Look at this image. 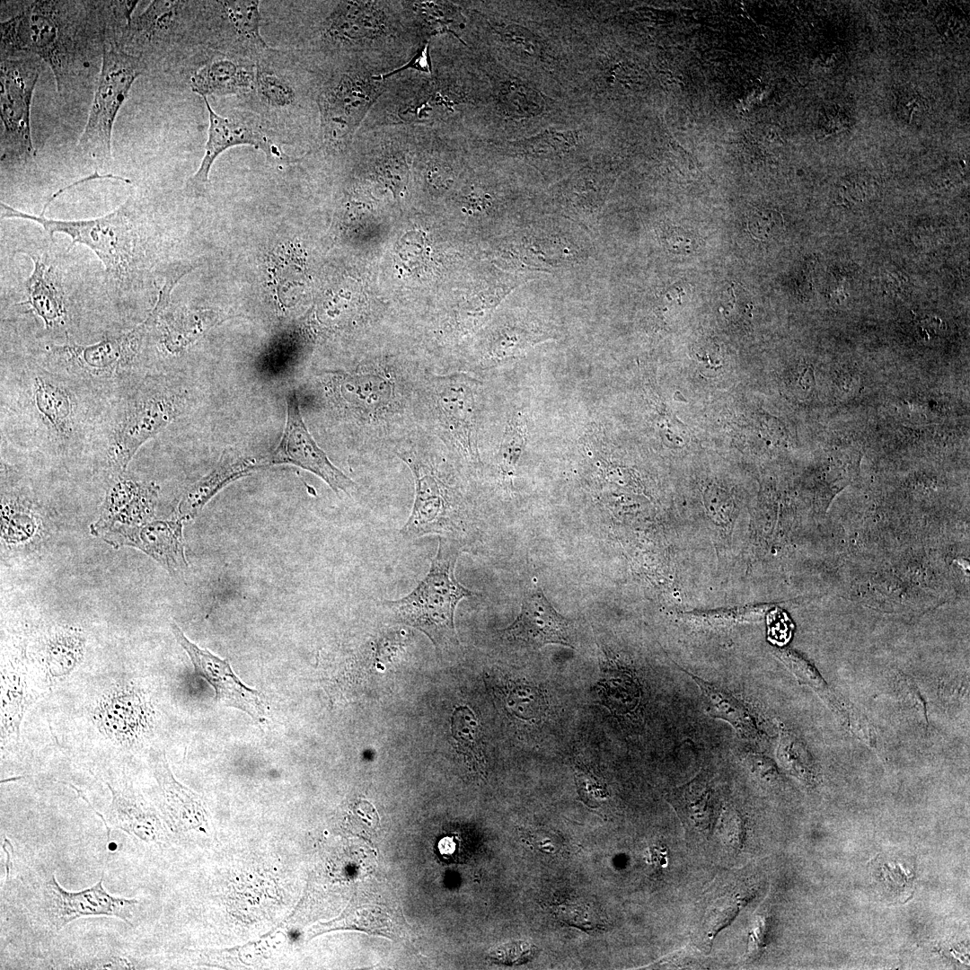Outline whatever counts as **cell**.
I'll list each match as a JSON object with an SVG mask.
<instances>
[{
	"label": "cell",
	"instance_id": "cell-1",
	"mask_svg": "<svg viewBox=\"0 0 970 970\" xmlns=\"http://www.w3.org/2000/svg\"><path fill=\"white\" fill-rule=\"evenodd\" d=\"M99 5V4H98ZM96 4L89 2L33 1L1 23V58L33 54L52 69L59 94L67 93L89 65L95 36H104V25H95Z\"/></svg>",
	"mask_w": 970,
	"mask_h": 970
},
{
	"label": "cell",
	"instance_id": "cell-2",
	"mask_svg": "<svg viewBox=\"0 0 970 970\" xmlns=\"http://www.w3.org/2000/svg\"><path fill=\"white\" fill-rule=\"evenodd\" d=\"M47 202L40 216L18 210L1 201V217L34 222L53 239L64 234L71 239L70 250L83 244L102 263L107 277L118 286L130 285L141 270V225L128 199L109 214L88 219L59 220L45 216Z\"/></svg>",
	"mask_w": 970,
	"mask_h": 970
},
{
	"label": "cell",
	"instance_id": "cell-3",
	"mask_svg": "<svg viewBox=\"0 0 970 970\" xmlns=\"http://www.w3.org/2000/svg\"><path fill=\"white\" fill-rule=\"evenodd\" d=\"M459 550L439 536L438 550L425 578L407 595L384 604L402 623L424 632L436 648L456 641L454 611L461 600L475 594L455 578Z\"/></svg>",
	"mask_w": 970,
	"mask_h": 970
},
{
	"label": "cell",
	"instance_id": "cell-4",
	"mask_svg": "<svg viewBox=\"0 0 970 970\" xmlns=\"http://www.w3.org/2000/svg\"><path fill=\"white\" fill-rule=\"evenodd\" d=\"M186 394L162 380L146 377L122 399L110 432L106 458L123 473L137 450L183 412Z\"/></svg>",
	"mask_w": 970,
	"mask_h": 970
},
{
	"label": "cell",
	"instance_id": "cell-5",
	"mask_svg": "<svg viewBox=\"0 0 970 970\" xmlns=\"http://www.w3.org/2000/svg\"><path fill=\"white\" fill-rule=\"evenodd\" d=\"M146 67L144 59L103 38L96 89L87 122L77 145L83 152L101 161L110 158L112 129L117 115L135 80L144 73Z\"/></svg>",
	"mask_w": 970,
	"mask_h": 970
},
{
	"label": "cell",
	"instance_id": "cell-6",
	"mask_svg": "<svg viewBox=\"0 0 970 970\" xmlns=\"http://www.w3.org/2000/svg\"><path fill=\"white\" fill-rule=\"evenodd\" d=\"M163 305L156 302L146 317L131 330L105 337L90 345L67 342L48 348L52 361L88 380H111L123 376L138 357L145 339Z\"/></svg>",
	"mask_w": 970,
	"mask_h": 970
},
{
	"label": "cell",
	"instance_id": "cell-7",
	"mask_svg": "<svg viewBox=\"0 0 970 970\" xmlns=\"http://www.w3.org/2000/svg\"><path fill=\"white\" fill-rule=\"evenodd\" d=\"M40 63L30 56L1 58L0 105L2 159L35 156L31 107L40 77Z\"/></svg>",
	"mask_w": 970,
	"mask_h": 970
},
{
	"label": "cell",
	"instance_id": "cell-8",
	"mask_svg": "<svg viewBox=\"0 0 970 970\" xmlns=\"http://www.w3.org/2000/svg\"><path fill=\"white\" fill-rule=\"evenodd\" d=\"M92 721L112 743L132 748L141 745L154 725V710L148 693L134 682H117L93 701Z\"/></svg>",
	"mask_w": 970,
	"mask_h": 970
},
{
	"label": "cell",
	"instance_id": "cell-9",
	"mask_svg": "<svg viewBox=\"0 0 970 970\" xmlns=\"http://www.w3.org/2000/svg\"><path fill=\"white\" fill-rule=\"evenodd\" d=\"M357 71L332 78L318 97L323 140L341 146L351 140L359 124L380 94V82Z\"/></svg>",
	"mask_w": 970,
	"mask_h": 970
},
{
	"label": "cell",
	"instance_id": "cell-10",
	"mask_svg": "<svg viewBox=\"0 0 970 970\" xmlns=\"http://www.w3.org/2000/svg\"><path fill=\"white\" fill-rule=\"evenodd\" d=\"M287 421L280 442L267 464L291 463L323 480L336 493H348L355 483L329 459L308 431L295 392L287 397Z\"/></svg>",
	"mask_w": 970,
	"mask_h": 970
},
{
	"label": "cell",
	"instance_id": "cell-11",
	"mask_svg": "<svg viewBox=\"0 0 970 970\" xmlns=\"http://www.w3.org/2000/svg\"><path fill=\"white\" fill-rule=\"evenodd\" d=\"M401 457L411 469L415 499L411 513L401 529L407 539L436 534L446 537L454 529L452 498L437 472L410 454Z\"/></svg>",
	"mask_w": 970,
	"mask_h": 970
},
{
	"label": "cell",
	"instance_id": "cell-12",
	"mask_svg": "<svg viewBox=\"0 0 970 970\" xmlns=\"http://www.w3.org/2000/svg\"><path fill=\"white\" fill-rule=\"evenodd\" d=\"M43 897L47 920L56 930L85 916H113L131 924L138 904L136 899L109 894L102 878L89 888L70 892L58 885L54 875L43 886Z\"/></svg>",
	"mask_w": 970,
	"mask_h": 970
},
{
	"label": "cell",
	"instance_id": "cell-13",
	"mask_svg": "<svg viewBox=\"0 0 970 970\" xmlns=\"http://www.w3.org/2000/svg\"><path fill=\"white\" fill-rule=\"evenodd\" d=\"M203 100L208 111L207 140L201 163L186 183L185 191L188 195L192 197L206 195L208 173L214 161L221 153L232 146L250 145L260 149L271 159H288L260 126L242 119L220 116L211 108L207 97H203Z\"/></svg>",
	"mask_w": 970,
	"mask_h": 970
},
{
	"label": "cell",
	"instance_id": "cell-14",
	"mask_svg": "<svg viewBox=\"0 0 970 970\" xmlns=\"http://www.w3.org/2000/svg\"><path fill=\"white\" fill-rule=\"evenodd\" d=\"M27 386L32 413L48 432L60 443L72 441L82 419L74 389L61 375L42 369L29 373Z\"/></svg>",
	"mask_w": 970,
	"mask_h": 970
},
{
	"label": "cell",
	"instance_id": "cell-15",
	"mask_svg": "<svg viewBox=\"0 0 970 970\" xmlns=\"http://www.w3.org/2000/svg\"><path fill=\"white\" fill-rule=\"evenodd\" d=\"M477 382L463 374L433 380V401L437 416L455 443L471 458L477 450Z\"/></svg>",
	"mask_w": 970,
	"mask_h": 970
},
{
	"label": "cell",
	"instance_id": "cell-16",
	"mask_svg": "<svg viewBox=\"0 0 970 970\" xmlns=\"http://www.w3.org/2000/svg\"><path fill=\"white\" fill-rule=\"evenodd\" d=\"M171 629L177 642L190 657L195 673L214 687L216 701L246 712L255 720L264 721L265 709L260 693L240 680L228 660L198 647L176 623L172 622Z\"/></svg>",
	"mask_w": 970,
	"mask_h": 970
},
{
	"label": "cell",
	"instance_id": "cell-17",
	"mask_svg": "<svg viewBox=\"0 0 970 970\" xmlns=\"http://www.w3.org/2000/svg\"><path fill=\"white\" fill-rule=\"evenodd\" d=\"M502 637L533 649L549 644L574 648L570 621L555 610L541 588L525 594L518 616L502 630Z\"/></svg>",
	"mask_w": 970,
	"mask_h": 970
},
{
	"label": "cell",
	"instance_id": "cell-18",
	"mask_svg": "<svg viewBox=\"0 0 970 970\" xmlns=\"http://www.w3.org/2000/svg\"><path fill=\"white\" fill-rule=\"evenodd\" d=\"M157 491L153 483L119 478L107 491L100 518L91 525L92 534L104 538L148 522Z\"/></svg>",
	"mask_w": 970,
	"mask_h": 970
},
{
	"label": "cell",
	"instance_id": "cell-19",
	"mask_svg": "<svg viewBox=\"0 0 970 970\" xmlns=\"http://www.w3.org/2000/svg\"><path fill=\"white\" fill-rule=\"evenodd\" d=\"M182 519L155 520L112 534L103 540L112 546L136 547L155 560L171 573L187 568L182 537Z\"/></svg>",
	"mask_w": 970,
	"mask_h": 970
},
{
	"label": "cell",
	"instance_id": "cell-20",
	"mask_svg": "<svg viewBox=\"0 0 970 970\" xmlns=\"http://www.w3.org/2000/svg\"><path fill=\"white\" fill-rule=\"evenodd\" d=\"M388 31L384 13L373 2H340L327 19L325 35L342 44H359Z\"/></svg>",
	"mask_w": 970,
	"mask_h": 970
},
{
	"label": "cell",
	"instance_id": "cell-21",
	"mask_svg": "<svg viewBox=\"0 0 970 970\" xmlns=\"http://www.w3.org/2000/svg\"><path fill=\"white\" fill-rule=\"evenodd\" d=\"M33 270L24 282L31 311L51 330L65 324L67 312L61 278L53 266H48L40 256L30 255Z\"/></svg>",
	"mask_w": 970,
	"mask_h": 970
},
{
	"label": "cell",
	"instance_id": "cell-22",
	"mask_svg": "<svg viewBox=\"0 0 970 970\" xmlns=\"http://www.w3.org/2000/svg\"><path fill=\"white\" fill-rule=\"evenodd\" d=\"M261 465L243 456L222 457L215 469L185 489L177 507L179 518H194L221 488Z\"/></svg>",
	"mask_w": 970,
	"mask_h": 970
},
{
	"label": "cell",
	"instance_id": "cell-23",
	"mask_svg": "<svg viewBox=\"0 0 970 970\" xmlns=\"http://www.w3.org/2000/svg\"><path fill=\"white\" fill-rule=\"evenodd\" d=\"M107 786L111 794L108 813L110 824L141 841H157L158 819L141 795L131 789L116 788L110 783Z\"/></svg>",
	"mask_w": 970,
	"mask_h": 970
},
{
	"label": "cell",
	"instance_id": "cell-24",
	"mask_svg": "<svg viewBox=\"0 0 970 970\" xmlns=\"http://www.w3.org/2000/svg\"><path fill=\"white\" fill-rule=\"evenodd\" d=\"M255 75L256 73L246 66L227 58H217L193 74L190 87L202 98L243 93L255 88Z\"/></svg>",
	"mask_w": 970,
	"mask_h": 970
},
{
	"label": "cell",
	"instance_id": "cell-25",
	"mask_svg": "<svg viewBox=\"0 0 970 970\" xmlns=\"http://www.w3.org/2000/svg\"><path fill=\"white\" fill-rule=\"evenodd\" d=\"M340 398L358 413L374 414L387 408L393 395L392 381L380 373L344 374L338 378Z\"/></svg>",
	"mask_w": 970,
	"mask_h": 970
},
{
	"label": "cell",
	"instance_id": "cell-26",
	"mask_svg": "<svg viewBox=\"0 0 970 970\" xmlns=\"http://www.w3.org/2000/svg\"><path fill=\"white\" fill-rule=\"evenodd\" d=\"M667 799L687 828L704 834L710 831L715 815L713 791L701 774L673 789Z\"/></svg>",
	"mask_w": 970,
	"mask_h": 970
},
{
	"label": "cell",
	"instance_id": "cell-27",
	"mask_svg": "<svg viewBox=\"0 0 970 970\" xmlns=\"http://www.w3.org/2000/svg\"><path fill=\"white\" fill-rule=\"evenodd\" d=\"M701 690L705 710L712 718L728 722L742 737L754 740L759 736L749 710L730 692L689 674Z\"/></svg>",
	"mask_w": 970,
	"mask_h": 970
},
{
	"label": "cell",
	"instance_id": "cell-28",
	"mask_svg": "<svg viewBox=\"0 0 970 970\" xmlns=\"http://www.w3.org/2000/svg\"><path fill=\"white\" fill-rule=\"evenodd\" d=\"M451 734L457 752L480 773L485 772L481 729L475 714L467 706L455 707L451 717Z\"/></svg>",
	"mask_w": 970,
	"mask_h": 970
},
{
	"label": "cell",
	"instance_id": "cell-29",
	"mask_svg": "<svg viewBox=\"0 0 970 970\" xmlns=\"http://www.w3.org/2000/svg\"><path fill=\"white\" fill-rule=\"evenodd\" d=\"M157 318L161 319L163 344L171 352L182 350L197 340L203 331L202 319L197 313L181 312L169 315L162 312Z\"/></svg>",
	"mask_w": 970,
	"mask_h": 970
},
{
	"label": "cell",
	"instance_id": "cell-30",
	"mask_svg": "<svg viewBox=\"0 0 970 970\" xmlns=\"http://www.w3.org/2000/svg\"><path fill=\"white\" fill-rule=\"evenodd\" d=\"M219 4L234 29L242 39L258 48H267L260 33L259 1H221Z\"/></svg>",
	"mask_w": 970,
	"mask_h": 970
},
{
	"label": "cell",
	"instance_id": "cell-31",
	"mask_svg": "<svg viewBox=\"0 0 970 970\" xmlns=\"http://www.w3.org/2000/svg\"><path fill=\"white\" fill-rule=\"evenodd\" d=\"M82 656V642L75 633L57 635L48 645L47 668L51 678L64 677L76 666Z\"/></svg>",
	"mask_w": 970,
	"mask_h": 970
},
{
	"label": "cell",
	"instance_id": "cell-32",
	"mask_svg": "<svg viewBox=\"0 0 970 970\" xmlns=\"http://www.w3.org/2000/svg\"><path fill=\"white\" fill-rule=\"evenodd\" d=\"M499 103L507 115L516 118L534 117L543 110L539 93L517 82H507L502 85Z\"/></svg>",
	"mask_w": 970,
	"mask_h": 970
},
{
	"label": "cell",
	"instance_id": "cell-33",
	"mask_svg": "<svg viewBox=\"0 0 970 970\" xmlns=\"http://www.w3.org/2000/svg\"><path fill=\"white\" fill-rule=\"evenodd\" d=\"M527 433L526 418L521 411H516L509 418L498 451V463L501 470L510 474L518 462L525 445Z\"/></svg>",
	"mask_w": 970,
	"mask_h": 970
},
{
	"label": "cell",
	"instance_id": "cell-34",
	"mask_svg": "<svg viewBox=\"0 0 970 970\" xmlns=\"http://www.w3.org/2000/svg\"><path fill=\"white\" fill-rule=\"evenodd\" d=\"M255 73V88L265 104L275 109H285L294 103V90L285 79L260 66H257Z\"/></svg>",
	"mask_w": 970,
	"mask_h": 970
},
{
	"label": "cell",
	"instance_id": "cell-35",
	"mask_svg": "<svg viewBox=\"0 0 970 970\" xmlns=\"http://www.w3.org/2000/svg\"><path fill=\"white\" fill-rule=\"evenodd\" d=\"M578 140L575 131L545 130L521 143L524 150L530 153H550L564 151L575 146Z\"/></svg>",
	"mask_w": 970,
	"mask_h": 970
},
{
	"label": "cell",
	"instance_id": "cell-36",
	"mask_svg": "<svg viewBox=\"0 0 970 970\" xmlns=\"http://www.w3.org/2000/svg\"><path fill=\"white\" fill-rule=\"evenodd\" d=\"M415 11L434 32H454L451 26L456 17L453 6L441 2H416Z\"/></svg>",
	"mask_w": 970,
	"mask_h": 970
},
{
	"label": "cell",
	"instance_id": "cell-37",
	"mask_svg": "<svg viewBox=\"0 0 970 970\" xmlns=\"http://www.w3.org/2000/svg\"><path fill=\"white\" fill-rule=\"evenodd\" d=\"M752 236L757 240H768L776 236L783 226L781 216L772 209H754L747 219Z\"/></svg>",
	"mask_w": 970,
	"mask_h": 970
},
{
	"label": "cell",
	"instance_id": "cell-38",
	"mask_svg": "<svg viewBox=\"0 0 970 970\" xmlns=\"http://www.w3.org/2000/svg\"><path fill=\"white\" fill-rule=\"evenodd\" d=\"M539 692L534 687L525 685L514 691L510 704L516 716L524 719L540 717L544 702Z\"/></svg>",
	"mask_w": 970,
	"mask_h": 970
},
{
	"label": "cell",
	"instance_id": "cell-39",
	"mask_svg": "<svg viewBox=\"0 0 970 970\" xmlns=\"http://www.w3.org/2000/svg\"><path fill=\"white\" fill-rule=\"evenodd\" d=\"M721 311L728 316L749 315L751 301L748 291L736 282H733L729 288L722 295Z\"/></svg>",
	"mask_w": 970,
	"mask_h": 970
},
{
	"label": "cell",
	"instance_id": "cell-40",
	"mask_svg": "<svg viewBox=\"0 0 970 970\" xmlns=\"http://www.w3.org/2000/svg\"><path fill=\"white\" fill-rule=\"evenodd\" d=\"M383 175L384 180L392 186L401 189L405 182L406 169L404 160L392 154L383 163Z\"/></svg>",
	"mask_w": 970,
	"mask_h": 970
},
{
	"label": "cell",
	"instance_id": "cell-41",
	"mask_svg": "<svg viewBox=\"0 0 970 970\" xmlns=\"http://www.w3.org/2000/svg\"><path fill=\"white\" fill-rule=\"evenodd\" d=\"M897 113L900 118L911 121L916 113L924 110V101L920 94L913 91H905L897 100Z\"/></svg>",
	"mask_w": 970,
	"mask_h": 970
},
{
	"label": "cell",
	"instance_id": "cell-42",
	"mask_svg": "<svg viewBox=\"0 0 970 970\" xmlns=\"http://www.w3.org/2000/svg\"><path fill=\"white\" fill-rule=\"evenodd\" d=\"M527 944H525L526 946ZM524 943L504 944L490 952L489 957L501 964L513 965L524 961Z\"/></svg>",
	"mask_w": 970,
	"mask_h": 970
},
{
	"label": "cell",
	"instance_id": "cell-43",
	"mask_svg": "<svg viewBox=\"0 0 970 970\" xmlns=\"http://www.w3.org/2000/svg\"><path fill=\"white\" fill-rule=\"evenodd\" d=\"M428 48H429V44L427 42L418 51V53L411 58V60L408 64L404 65L403 66L400 67L399 69L393 70V71L386 73L384 75H382L381 76H379V75L374 76V79H375L377 81H380L382 79H384V78H386L388 76H391V75H394L397 72L404 71V70H407V69H410V68H413V69H416V70L420 71V72H425V73L431 74V65H430V61H429Z\"/></svg>",
	"mask_w": 970,
	"mask_h": 970
},
{
	"label": "cell",
	"instance_id": "cell-44",
	"mask_svg": "<svg viewBox=\"0 0 970 970\" xmlns=\"http://www.w3.org/2000/svg\"><path fill=\"white\" fill-rule=\"evenodd\" d=\"M499 33L502 38L508 40L510 43L523 45L525 46V48L528 46L533 47V35L524 28L519 26H507L502 29Z\"/></svg>",
	"mask_w": 970,
	"mask_h": 970
},
{
	"label": "cell",
	"instance_id": "cell-45",
	"mask_svg": "<svg viewBox=\"0 0 970 970\" xmlns=\"http://www.w3.org/2000/svg\"><path fill=\"white\" fill-rule=\"evenodd\" d=\"M666 241L668 246L674 248L676 252L691 251L692 249V239L682 229L675 228L670 230Z\"/></svg>",
	"mask_w": 970,
	"mask_h": 970
},
{
	"label": "cell",
	"instance_id": "cell-46",
	"mask_svg": "<svg viewBox=\"0 0 970 970\" xmlns=\"http://www.w3.org/2000/svg\"><path fill=\"white\" fill-rule=\"evenodd\" d=\"M450 176L451 174L449 169H447L445 165L437 163L429 167L428 172V181L432 185L439 188H444L448 182H450Z\"/></svg>",
	"mask_w": 970,
	"mask_h": 970
}]
</instances>
